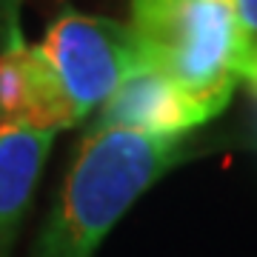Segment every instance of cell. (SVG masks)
<instances>
[{
	"instance_id": "obj_8",
	"label": "cell",
	"mask_w": 257,
	"mask_h": 257,
	"mask_svg": "<svg viewBox=\"0 0 257 257\" xmlns=\"http://www.w3.org/2000/svg\"><path fill=\"white\" fill-rule=\"evenodd\" d=\"M234 9L248 43H257V0H234Z\"/></svg>"
},
{
	"instance_id": "obj_9",
	"label": "cell",
	"mask_w": 257,
	"mask_h": 257,
	"mask_svg": "<svg viewBox=\"0 0 257 257\" xmlns=\"http://www.w3.org/2000/svg\"><path fill=\"white\" fill-rule=\"evenodd\" d=\"M240 80L246 83L248 94H251V100L257 106V43H248V52L243 57V63H240Z\"/></svg>"
},
{
	"instance_id": "obj_1",
	"label": "cell",
	"mask_w": 257,
	"mask_h": 257,
	"mask_svg": "<svg viewBox=\"0 0 257 257\" xmlns=\"http://www.w3.org/2000/svg\"><path fill=\"white\" fill-rule=\"evenodd\" d=\"M186 135L86 132L32 257H94L135 200L183 157Z\"/></svg>"
},
{
	"instance_id": "obj_5",
	"label": "cell",
	"mask_w": 257,
	"mask_h": 257,
	"mask_svg": "<svg viewBox=\"0 0 257 257\" xmlns=\"http://www.w3.org/2000/svg\"><path fill=\"white\" fill-rule=\"evenodd\" d=\"M206 123L197 106L155 66H140L103 103L97 128H128L143 135H189Z\"/></svg>"
},
{
	"instance_id": "obj_3",
	"label": "cell",
	"mask_w": 257,
	"mask_h": 257,
	"mask_svg": "<svg viewBox=\"0 0 257 257\" xmlns=\"http://www.w3.org/2000/svg\"><path fill=\"white\" fill-rule=\"evenodd\" d=\"M40 49L80 117L103 106L128 74L146 66L132 26L74 9L60 12L52 20Z\"/></svg>"
},
{
	"instance_id": "obj_7",
	"label": "cell",
	"mask_w": 257,
	"mask_h": 257,
	"mask_svg": "<svg viewBox=\"0 0 257 257\" xmlns=\"http://www.w3.org/2000/svg\"><path fill=\"white\" fill-rule=\"evenodd\" d=\"M20 9H23V0H0V52L26 43L23 26H20Z\"/></svg>"
},
{
	"instance_id": "obj_6",
	"label": "cell",
	"mask_w": 257,
	"mask_h": 257,
	"mask_svg": "<svg viewBox=\"0 0 257 257\" xmlns=\"http://www.w3.org/2000/svg\"><path fill=\"white\" fill-rule=\"evenodd\" d=\"M55 143V132L0 128V257H9Z\"/></svg>"
},
{
	"instance_id": "obj_2",
	"label": "cell",
	"mask_w": 257,
	"mask_h": 257,
	"mask_svg": "<svg viewBox=\"0 0 257 257\" xmlns=\"http://www.w3.org/2000/svg\"><path fill=\"white\" fill-rule=\"evenodd\" d=\"M128 26L146 63L163 72L206 120L229 106L248 52L234 0H132Z\"/></svg>"
},
{
	"instance_id": "obj_4",
	"label": "cell",
	"mask_w": 257,
	"mask_h": 257,
	"mask_svg": "<svg viewBox=\"0 0 257 257\" xmlns=\"http://www.w3.org/2000/svg\"><path fill=\"white\" fill-rule=\"evenodd\" d=\"M60 77L40 46L20 43L0 52V128L63 132L80 123Z\"/></svg>"
}]
</instances>
